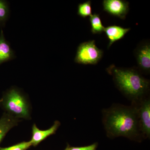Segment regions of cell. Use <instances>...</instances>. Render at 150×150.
Returning <instances> with one entry per match:
<instances>
[{"mask_svg": "<svg viewBox=\"0 0 150 150\" xmlns=\"http://www.w3.org/2000/svg\"><path fill=\"white\" fill-rule=\"evenodd\" d=\"M102 113L103 123L108 137L111 139L124 137L137 141L143 138L134 103L130 106L114 103L103 109Z\"/></svg>", "mask_w": 150, "mask_h": 150, "instance_id": "6da1fadb", "label": "cell"}, {"mask_svg": "<svg viewBox=\"0 0 150 150\" xmlns=\"http://www.w3.org/2000/svg\"><path fill=\"white\" fill-rule=\"evenodd\" d=\"M107 70L118 89L132 102H137L146 97L149 90L150 81L137 70L113 66Z\"/></svg>", "mask_w": 150, "mask_h": 150, "instance_id": "7a4b0ae2", "label": "cell"}, {"mask_svg": "<svg viewBox=\"0 0 150 150\" xmlns=\"http://www.w3.org/2000/svg\"><path fill=\"white\" fill-rule=\"evenodd\" d=\"M6 113L17 119H30L31 107L27 97L20 90L13 87L8 90L0 100Z\"/></svg>", "mask_w": 150, "mask_h": 150, "instance_id": "3957f363", "label": "cell"}, {"mask_svg": "<svg viewBox=\"0 0 150 150\" xmlns=\"http://www.w3.org/2000/svg\"><path fill=\"white\" fill-rule=\"evenodd\" d=\"M103 51L97 47L95 40H89L79 44L74 59L75 63L96 65L102 59Z\"/></svg>", "mask_w": 150, "mask_h": 150, "instance_id": "277c9868", "label": "cell"}, {"mask_svg": "<svg viewBox=\"0 0 150 150\" xmlns=\"http://www.w3.org/2000/svg\"><path fill=\"white\" fill-rule=\"evenodd\" d=\"M134 102L137 106L140 131L144 139L150 137V99L145 97L141 100Z\"/></svg>", "mask_w": 150, "mask_h": 150, "instance_id": "5b68a950", "label": "cell"}, {"mask_svg": "<svg viewBox=\"0 0 150 150\" xmlns=\"http://www.w3.org/2000/svg\"><path fill=\"white\" fill-rule=\"evenodd\" d=\"M135 56L139 69L146 74L150 72V44L149 41L141 42L135 49Z\"/></svg>", "mask_w": 150, "mask_h": 150, "instance_id": "8992f818", "label": "cell"}, {"mask_svg": "<svg viewBox=\"0 0 150 150\" xmlns=\"http://www.w3.org/2000/svg\"><path fill=\"white\" fill-rule=\"evenodd\" d=\"M103 10L113 16L122 19L126 18L129 12V3L123 0H104Z\"/></svg>", "mask_w": 150, "mask_h": 150, "instance_id": "52a82bcc", "label": "cell"}, {"mask_svg": "<svg viewBox=\"0 0 150 150\" xmlns=\"http://www.w3.org/2000/svg\"><path fill=\"white\" fill-rule=\"evenodd\" d=\"M60 125L61 123L60 121H56L52 126L49 129L47 130H41L38 128L36 124L35 123L33 124L32 128V137L30 141L32 146H36L48 137L56 134Z\"/></svg>", "mask_w": 150, "mask_h": 150, "instance_id": "ba28073f", "label": "cell"}, {"mask_svg": "<svg viewBox=\"0 0 150 150\" xmlns=\"http://www.w3.org/2000/svg\"><path fill=\"white\" fill-rule=\"evenodd\" d=\"M130 30V28H124L116 25H110L105 28L104 32L109 40L108 48H110L116 41L123 38Z\"/></svg>", "mask_w": 150, "mask_h": 150, "instance_id": "9c48e42d", "label": "cell"}, {"mask_svg": "<svg viewBox=\"0 0 150 150\" xmlns=\"http://www.w3.org/2000/svg\"><path fill=\"white\" fill-rule=\"evenodd\" d=\"M19 119L5 112L0 118V144L8 131L17 126Z\"/></svg>", "mask_w": 150, "mask_h": 150, "instance_id": "30bf717a", "label": "cell"}, {"mask_svg": "<svg viewBox=\"0 0 150 150\" xmlns=\"http://www.w3.org/2000/svg\"><path fill=\"white\" fill-rule=\"evenodd\" d=\"M14 52L5 38L2 30L0 34V64L16 58Z\"/></svg>", "mask_w": 150, "mask_h": 150, "instance_id": "8fae6325", "label": "cell"}, {"mask_svg": "<svg viewBox=\"0 0 150 150\" xmlns=\"http://www.w3.org/2000/svg\"><path fill=\"white\" fill-rule=\"evenodd\" d=\"M91 25V32L93 34H101L104 32L105 27L102 23L99 14L94 13L89 18Z\"/></svg>", "mask_w": 150, "mask_h": 150, "instance_id": "7c38bea8", "label": "cell"}, {"mask_svg": "<svg viewBox=\"0 0 150 150\" xmlns=\"http://www.w3.org/2000/svg\"><path fill=\"white\" fill-rule=\"evenodd\" d=\"M77 14L79 16L85 18L90 16L92 14L91 2L88 1L78 5Z\"/></svg>", "mask_w": 150, "mask_h": 150, "instance_id": "4fadbf2b", "label": "cell"}, {"mask_svg": "<svg viewBox=\"0 0 150 150\" xmlns=\"http://www.w3.org/2000/svg\"><path fill=\"white\" fill-rule=\"evenodd\" d=\"M9 14V8L6 1L0 0V23H4L7 20Z\"/></svg>", "mask_w": 150, "mask_h": 150, "instance_id": "5bb4252c", "label": "cell"}, {"mask_svg": "<svg viewBox=\"0 0 150 150\" xmlns=\"http://www.w3.org/2000/svg\"><path fill=\"white\" fill-rule=\"evenodd\" d=\"M31 145L30 142H23L8 147L2 148L0 150H27Z\"/></svg>", "mask_w": 150, "mask_h": 150, "instance_id": "9a60e30c", "label": "cell"}, {"mask_svg": "<svg viewBox=\"0 0 150 150\" xmlns=\"http://www.w3.org/2000/svg\"><path fill=\"white\" fill-rule=\"evenodd\" d=\"M97 143H94L92 144L83 147H70L68 150H96L97 147Z\"/></svg>", "mask_w": 150, "mask_h": 150, "instance_id": "2e32d148", "label": "cell"}, {"mask_svg": "<svg viewBox=\"0 0 150 150\" xmlns=\"http://www.w3.org/2000/svg\"><path fill=\"white\" fill-rule=\"evenodd\" d=\"M69 146H67V147L66 148V149H65V150H68V149H69Z\"/></svg>", "mask_w": 150, "mask_h": 150, "instance_id": "e0dca14e", "label": "cell"}]
</instances>
